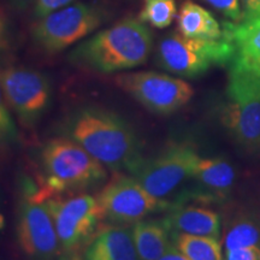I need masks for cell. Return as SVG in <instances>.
I'll return each mask as SVG.
<instances>
[{"mask_svg":"<svg viewBox=\"0 0 260 260\" xmlns=\"http://www.w3.org/2000/svg\"><path fill=\"white\" fill-rule=\"evenodd\" d=\"M63 130L67 138L115 172L132 174L144 158L134 128L111 110L82 107L67 119Z\"/></svg>","mask_w":260,"mask_h":260,"instance_id":"6da1fadb","label":"cell"},{"mask_svg":"<svg viewBox=\"0 0 260 260\" xmlns=\"http://www.w3.org/2000/svg\"><path fill=\"white\" fill-rule=\"evenodd\" d=\"M40 184L32 189L42 200L61 194H81L100 187L107 169L74 140L67 136L48 140L41 147Z\"/></svg>","mask_w":260,"mask_h":260,"instance_id":"7a4b0ae2","label":"cell"},{"mask_svg":"<svg viewBox=\"0 0 260 260\" xmlns=\"http://www.w3.org/2000/svg\"><path fill=\"white\" fill-rule=\"evenodd\" d=\"M152 47L153 37L147 25L125 18L81 42L69 59L96 73L113 74L145 64Z\"/></svg>","mask_w":260,"mask_h":260,"instance_id":"3957f363","label":"cell"},{"mask_svg":"<svg viewBox=\"0 0 260 260\" xmlns=\"http://www.w3.org/2000/svg\"><path fill=\"white\" fill-rule=\"evenodd\" d=\"M233 56L234 46L225 37L209 40L174 32L159 42L155 60L169 73L182 77H197L214 65L229 64Z\"/></svg>","mask_w":260,"mask_h":260,"instance_id":"277c9868","label":"cell"},{"mask_svg":"<svg viewBox=\"0 0 260 260\" xmlns=\"http://www.w3.org/2000/svg\"><path fill=\"white\" fill-rule=\"evenodd\" d=\"M104 18L105 12L99 6L75 3L38 18L31 29L32 39L45 52L54 54L95 31Z\"/></svg>","mask_w":260,"mask_h":260,"instance_id":"5b68a950","label":"cell"},{"mask_svg":"<svg viewBox=\"0 0 260 260\" xmlns=\"http://www.w3.org/2000/svg\"><path fill=\"white\" fill-rule=\"evenodd\" d=\"M226 95L223 124L242 146L260 148V79L248 71L229 69Z\"/></svg>","mask_w":260,"mask_h":260,"instance_id":"8992f818","label":"cell"},{"mask_svg":"<svg viewBox=\"0 0 260 260\" xmlns=\"http://www.w3.org/2000/svg\"><path fill=\"white\" fill-rule=\"evenodd\" d=\"M17 241L29 260H54L61 254L59 240L46 200L35 195L25 178L17 211Z\"/></svg>","mask_w":260,"mask_h":260,"instance_id":"52a82bcc","label":"cell"},{"mask_svg":"<svg viewBox=\"0 0 260 260\" xmlns=\"http://www.w3.org/2000/svg\"><path fill=\"white\" fill-rule=\"evenodd\" d=\"M53 218L61 254L81 252L99 229L103 213L96 198L81 193L46 200Z\"/></svg>","mask_w":260,"mask_h":260,"instance_id":"ba28073f","label":"cell"},{"mask_svg":"<svg viewBox=\"0 0 260 260\" xmlns=\"http://www.w3.org/2000/svg\"><path fill=\"white\" fill-rule=\"evenodd\" d=\"M103 219L117 225H129L155 212L170 209L171 203L154 197L134 176L117 174L96 197Z\"/></svg>","mask_w":260,"mask_h":260,"instance_id":"9c48e42d","label":"cell"},{"mask_svg":"<svg viewBox=\"0 0 260 260\" xmlns=\"http://www.w3.org/2000/svg\"><path fill=\"white\" fill-rule=\"evenodd\" d=\"M199 154L187 142H171L154 157L139 162L133 175L154 197L164 199L193 176Z\"/></svg>","mask_w":260,"mask_h":260,"instance_id":"30bf717a","label":"cell"},{"mask_svg":"<svg viewBox=\"0 0 260 260\" xmlns=\"http://www.w3.org/2000/svg\"><path fill=\"white\" fill-rule=\"evenodd\" d=\"M115 83L148 111L157 115H171L178 111L194 95V89L186 81L155 73L119 74Z\"/></svg>","mask_w":260,"mask_h":260,"instance_id":"8fae6325","label":"cell"},{"mask_svg":"<svg viewBox=\"0 0 260 260\" xmlns=\"http://www.w3.org/2000/svg\"><path fill=\"white\" fill-rule=\"evenodd\" d=\"M0 83L21 124L27 128L37 124L51 103L52 87L46 75L29 68L6 67L0 69Z\"/></svg>","mask_w":260,"mask_h":260,"instance_id":"7c38bea8","label":"cell"},{"mask_svg":"<svg viewBox=\"0 0 260 260\" xmlns=\"http://www.w3.org/2000/svg\"><path fill=\"white\" fill-rule=\"evenodd\" d=\"M191 180L194 187L182 195V203L195 199L203 203H219L229 197L235 182V171L222 158H200Z\"/></svg>","mask_w":260,"mask_h":260,"instance_id":"4fadbf2b","label":"cell"},{"mask_svg":"<svg viewBox=\"0 0 260 260\" xmlns=\"http://www.w3.org/2000/svg\"><path fill=\"white\" fill-rule=\"evenodd\" d=\"M84 260H140L128 225L100 226L83 251Z\"/></svg>","mask_w":260,"mask_h":260,"instance_id":"5bb4252c","label":"cell"},{"mask_svg":"<svg viewBox=\"0 0 260 260\" xmlns=\"http://www.w3.org/2000/svg\"><path fill=\"white\" fill-rule=\"evenodd\" d=\"M164 220L172 234H187L219 239L220 219L218 213L204 206L171 204Z\"/></svg>","mask_w":260,"mask_h":260,"instance_id":"9a60e30c","label":"cell"},{"mask_svg":"<svg viewBox=\"0 0 260 260\" xmlns=\"http://www.w3.org/2000/svg\"><path fill=\"white\" fill-rule=\"evenodd\" d=\"M223 31L234 46L229 68L245 69L260 61V16L237 23L224 22Z\"/></svg>","mask_w":260,"mask_h":260,"instance_id":"2e32d148","label":"cell"},{"mask_svg":"<svg viewBox=\"0 0 260 260\" xmlns=\"http://www.w3.org/2000/svg\"><path fill=\"white\" fill-rule=\"evenodd\" d=\"M132 232L140 260H158L174 245L164 219H142L133 225Z\"/></svg>","mask_w":260,"mask_h":260,"instance_id":"e0dca14e","label":"cell"},{"mask_svg":"<svg viewBox=\"0 0 260 260\" xmlns=\"http://www.w3.org/2000/svg\"><path fill=\"white\" fill-rule=\"evenodd\" d=\"M178 32L188 38L218 40L224 38L223 27L213 17L209 10L195 4L184 2L177 14Z\"/></svg>","mask_w":260,"mask_h":260,"instance_id":"ac0fdd59","label":"cell"},{"mask_svg":"<svg viewBox=\"0 0 260 260\" xmlns=\"http://www.w3.org/2000/svg\"><path fill=\"white\" fill-rule=\"evenodd\" d=\"M174 245L189 260H224L218 239L172 234Z\"/></svg>","mask_w":260,"mask_h":260,"instance_id":"d6986e66","label":"cell"},{"mask_svg":"<svg viewBox=\"0 0 260 260\" xmlns=\"http://www.w3.org/2000/svg\"><path fill=\"white\" fill-rule=\"evenodd\" d=\"M225 252L260 246V225L249 218H240L232 224L224 236Z\"/></svg>","mask_w":260,"mask_h":260,"instance_id":"ffe728a7","label":"cell"},{"mask_svg":"<svg viewBox=\"0 0 260 260\" xmlns=\"http://www.w3.org/2000/svg\"><path fill=\"white\" fill-rule=\"evenodd\" d=\"M177 16L175 0H144V6L139 14L142 23L154 28H167Z\"/></svg>","mask_w":260,"mask_h":260,"instance_id":"44dd1931","label":"cell"},{"mask_svg":"<svg viewBox=\"0 0 260 260\" xmlns=\"http://www.w3.org/2000/svg\"><path fill=\"white\" fill-rule=\"evenodd\" d=\"M19 134L0 83V147H8L18 141Z\"/></svg>","mask_w":260,"mask_h":260,"instance_id":"7402d4cb","label":"cell"},{"mask_svg":"<svg viewBox=\"0 0 260 260\" xmlns=\"http://www.w3.org/2000/svg\"><path fill=\"white\" fill-rule=\"evenodd\" d=\"M205 2L209 3L212 8L218 10L235 23L242 19V10L240 8L239 0H205Z\"/></svg>","mask_w":260,"mask_h":260,"instance_id":"603a6c76","label":"cell"},{"mask_svg":"<svg viewBox=\"0 0 260 260\" xmlns=\"http://www.w3.org/2000/svg\"><path fill=\"white\" fill-rule=\"evenodd\" d=\"M73 2H75V0H37L35 16H37V18L45 17L51 12L71 4Z\"/></svg>","mask_w":260,"mask_h":260,"instance_id":"cb8c5ba5","label":"cell"},{"mask_svg":"<svg viewBox=\"0 0 260 260\" xmlns=\"http://www.w3.org/2000/svg\"><path fill=\"white\" fill-rule=\"evenodd\" d=\"M224 260H260V246L234 249L225 252Z\"/></svg>","mask_w":260,"mask_h":260,"instance_id":"d4e9b609","label":"cell"},{"mask_svg":"<svg viewBox=\"0 0 260 260\" xmlns=\"http://www.w3.org/2000/svg\"><path fill=\"white\" fill-rule=\"evenodd\" d=\"M259 16H260V0H243L242 19H251V18L259 17Z\"/></svg>","mask_w":260,"mask_h":260,"instance_id":"484cf974","label":"cell"},{"mask_svg":"<svg viewBox=\"0 0 260 260\" xmlns=\"http://www.w3.org/2000/svg\"><path fill=\"white\" fill-rule=\"evenodd\" d=\"M158 260H189V259H188L176 246L172 245L170 248L164 253V255H161Z\"/></svg>","mask_w":260,"mask_h":260,"instance_id":"4316f807","label":"cell"},{"mask_svg":"<svg viewBox=\"0 0 260 260\" xmlns=\"http://www.w3.org/2000/svg\"><path fill=\"white\" fill-rule=\"evenodd\" d=\"M8 46V23L4 15L0 12V53Z\"/></svg>","mask_w":260,"mask_h":260,"instance_id":"83f0119b","label":"cell"},{"mask_svg":"<svg viewBox=\"0 0 260 260\" xmlns=\"http://www.w3.org/2000/svg\"><path fill=\"white\" fill-rule=\"evenodd\" d=\"M229 69L232 70H242V71H248V73H251L253 75H255L258 79H260V61L258 63L251 65V67L248 68H245V69H235V68H229Z\"/></svg>","mask_w":260,"mask_h":260,"instance_id":"f1b7e54d","label":"cell"},{"mask_svg":"<svg viewBox=\"0 0 260 260\" xmlns=\"http://www.w3.org/2000/svg\"><path fill=\"white\" fill-rule=\"evenodd\" d=\"M59 260H84L83 255H81L80 252H74V253H64L61 254Z\"/></svg>","mask_w":260,"mask_h":260,"instance_id":"f546056e","label":"cell"},{"mask_svg":"<svg viewBox=\"0 0 260 260\" xmlns=\"http://www.w3.org/2000/svg\"><path fill=\"white\" fill-rule=\"evenodd\" d=\"M12 2H14L16 5L21 6V8H25V6H28L29 4H30L32 0H12Z\"/></svg>","mask_w":260,"mask_h":260,"instance_id":"4dcf8cb0","label":"cell"}]
</instances>
